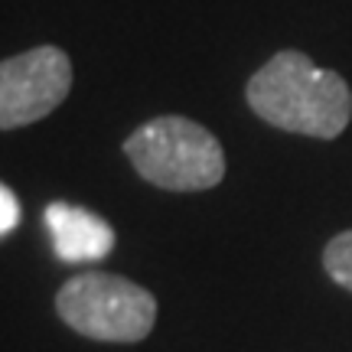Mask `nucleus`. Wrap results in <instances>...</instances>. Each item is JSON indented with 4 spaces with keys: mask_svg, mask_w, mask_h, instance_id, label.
Segmentation results:
<instances>
[{
    "mask_svg": "<svg viewBox=\"0 0 352 352\" xmlns=\"http://www.w3.org/2000/svg\"><path fill=\"white\" fill-rule=\"evenodd\" d=\"M245 98L271 127L333 140L352 121V91L340 72L314 65L300 50H280L248 78Z\"/></svg>",
    "mask_w": 352,
    "mask_h": 352,
    "instance_id": "1",
    "label": "nucleus"
},
{
    "mask_svg": "<svg viewBox=\"0 0 352 352\" xmlns=\"http://www.w3.org/2000/svg\"><path fill=\"white\" fill-rule=\"evenodd\" d=\"M124 153L147 183L170 192L212 189L226 176V151L219 138L179 114L140 124L124 140Z\"/></svg>",
    "mask_w": 352,
    "mask_h": 352,
    "instance_id": "2",
    "label": "nucleus"
},
{
    "mask_svg": "<svg viewBox=\"0 0 352 352\" xmlns=\"http://www.w3.org/2000/svg\"><path fill=\"white\" fill-rule=\"evenodd\" d=\"M56 314L78 336L98 342H140L157 323L151 290L108 271H85L56 294Z\"/></svg>",
    "mask_w": 352,
    "mask_h": 352,
    "instance_id": "3",
    "label": "nucleus"
},
{
    "mask_svg": "<svg viewBox=\"0 0 352 352\" xmlns=\"http://www.w3.org/2000/svg\"><path fill=\"white\" fill-rule=\"evenodd\" d=\"M72 88V59L59 46H36L0 59V131L43 121Z\"/></svg>",
    "mask_w": 352,
    "mask_h": 352,
    "instance_id": "4",
    "label": "nucleus"
},
{
    "mask_svg": "<svg viewBox=\"0 0 352 352\" xmlns=\"http://www.w3.org/2000/svg\"><path fill=\"white\" fill-rule=\"evenodd\" d=\"M46 226L63 261H101L114 248V228L82 206L52 202L46 209Z\"/></svg>",
    "mask_w": 352,
    "mask_h": 352,
    "instance_id": "5",
    "label": "nucleus"
},
{
    "mask_svg": "<svg viewBox=\"0 0 352 352\" xmlns=\"http://www.w3.org/2000/svg\"><path fill=\"white\" fill-rule=\"evenodd\" d=\"M323 267L327 274L340 284V287L352 290V228L340 232L336 239L323 248Z\"/></svg>",
    "mask_w": 352,
    "mask_h": 352,
    "instance_id": "6",
    "label": "nucleus"
},
{
    "mask_svg": "<svg viewBox=\"0 0 352 352\" xmlns=\"http://www.w3.org/2000/svg\"><path fill=\"white\" fill-rule=\"evenodd\" d=\"M16 222H20V202H16L10 189L0 183V235H10Z\"/></svg>",
    "mask_w": 352,
    "mask_h": 352,
    "instance_id": "7",
    "label": "nucleus"
}]
</instances>
